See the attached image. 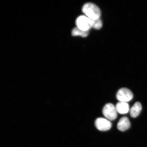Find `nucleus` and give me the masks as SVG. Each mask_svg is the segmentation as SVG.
Instances as JSON below:
<instances>
[{
    "mask_svg": "<svg viewBox=\"0 0 147 147\" xmlns=\"http://www.w3.org/2000/svg\"><path fill=\"white\" fill-rule=\"evenodd\" d=\"M91 22L92 27L93 28L99 30L102 27V21L100 18L95 20L91 19Z\"/></svg>",
    "mask_w": 147,
    "mask_h": 147,
    "instance_id": "obj_10",
    "label": "nucleus"
},
{
    "mask_svg": "<svg viewBox=\"0 0 147 147\" xmlns=\"http://www.w3.org/2000/svg\"><path fill=\"white\" fill-rule=\"evenodd\" d=\"M130 123L127 117H123L119 119L117 124V128L121 131H124L129 128Z\"/></svg>",
    "mask_w": 147,
    "mask_h": 147,
    "instance_id": "obj_6",
    "label": "nucleus"
},
{
    "mask_svg": "<svg viewBox=\"0 0 147 147\" xmlns=\"http://www.w3.org/2000/svg\"><path fill=\"white\" fill-rule=\"evenodd\" d=\"M77 27L81 30L89 31L92 27L91 19L85 15L79 16L76 21Z\"/></svg>",
    "mask_w": 147,
    "mask_h": 147,
    "instance_id": "obj_3",
    "label": "nucleus"
},
{
    "mask_svg": "<svg viewBox=\"0 0 147 147\" xmlns=\"http://www.w3.org/2000/svg\"><path fill=\"white\" fill-rule=\"evenodd\" d=\"M95 126L98 130L101 131H107L111 128L112 124L108 119L99 117L95 121Z\"/></svg>",
    "mask_w": 147,
    "mask_h": 147,
    "instance_id": "obj_5",
    "label": "nucleus"
},
{
    "mask_svg": "<svg viewBox=\"0 0 147 147\" xmlns=\"http://www.w3.org/2000/svg\"><path fill=\"white\" fill-rule=\"evenodd\" d=\"M116 97L119 102H127L133 98V94L130 90L122 88L117 92Z\"/></svg>",
    "mask_w": 147,
    "mask_h": 147,
    "instance_id": "obj_4",
    "label": "nucleus"
},
{
    "mask_svg": "<svg viewBox=\"0 0 147 147\" xmlns=\"http://www.w3.org/2000/svg\"><path fill=\"white\" fill-rule=\"evenodd\" d=\"M71 34L73 36H80L85 38L88 36L89 34V31H86L81 30L78 28H74L71 31Z\"/></svg>",
    "mask_w": 147,
    "mask_h": 147,
    "instance_id": "obj_9",
    "label": "nucleus"
},
{
    "mask_svg": "<svg viewBox=\"0 0 147 147\" xmlns=\"http://www.w3.org/2000/svg\"><path fill=\"white\" fill-rule=\"evenodd\" d=\"M117 113L123 115L127 113L129 110V106L127 102H119L115 106Z\"/></svg>",
    "mask_w": 147,
    "mask_h": 147,
    "instance_id": "obj_7",
    "label": "nucleus"
},
{
    "mask_svg": "<svg viewBox=\"0 0 147 147\" xmlns=\"http://www.w3.org/2000/svg\"><path fill=\"white\" fill-rule=\"evenodd\" d=\"M82 11L88 18L92 20L100 18L101 16V11L99 7L92 3H85L83 6Z\"/></svg>",
    "mask_w": 147,
    "mask_h": 147,
    "instance_id": "obj_1",
    "label": "nucleus"
},
{
    "mask_svg": "<svg viewBox=\"0 0 147 147\" xmlns=\"http://www.w3.org/2000/svg\"><path fill=\"white\" fill-rule=\"evenodd\" d=\"M142 109V106L140 102H136L132 107L130 110V116L133 118H135L140 114Z\"/></svg>",
    "mask_w": 147,
    "mask_h": 147,
    "instance_id": "obj_8",
    "label": "nucleus"
},
{
    "mask_svg": "<svg viewBox=\"0 0 147 147\" xmlns=\"http://www.w3.org/2000/svg\"><path fill=\"white\" fill-rule=\"evenodd\" d=\"M103 115L106 118L110 121L115 120L117 117V113L115 106L111 103H108L104 106L102 109Z\"/></svg>",
    "mask_w": 147,
    "mask_h": 147,
    "instance_id": "obj_2",
    "label": "nucleus"
}]
</instances>
